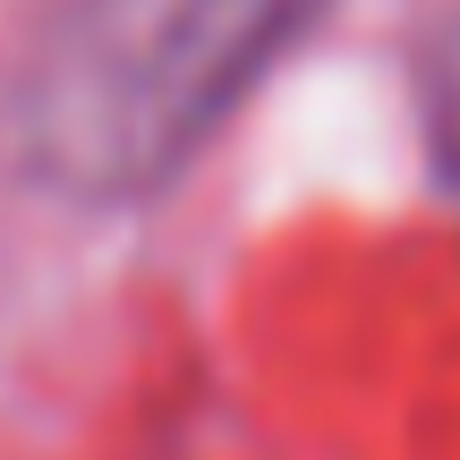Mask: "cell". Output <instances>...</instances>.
Listing matches in <instances>:
<instances>
[{"label": "cell", "instance_id": "cell-1", "mask_svg": "<svg viewBox=\"0 0 460 460\" xmlns=\"http://www.w3.org/2000/svg\"><path fill=\"white\" fill-rule=\"evenodd\" d=\"M315 0H60L17 77V154L68 197L163 188Z\"/></svg>", "mask_w": 460, "mask_h": 460}, {"label": "cell", "instance_id": "cell-2", "mask_svg": "<svg viewBox=\"0 0 460 460\" xmlns=\"http://www.w3.org/2000/svg\"><path fill=\"white\" fill-rule=\"evenodd\" d=\"M427 111H435V146L460 171V26L435 43V77H427Z\"/></svg>", "mask_w": 460, "mask_h": 460}]
</instances>
